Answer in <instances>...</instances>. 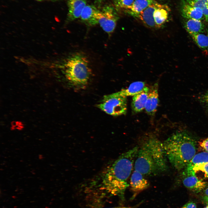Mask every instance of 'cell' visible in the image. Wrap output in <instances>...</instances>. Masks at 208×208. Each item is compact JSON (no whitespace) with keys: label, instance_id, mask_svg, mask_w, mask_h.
Masks as SVG:
<instances>
[{"label":"cell","instance_id":"obj_13","mask_svg":"<svg viewBox=\"0 0 208 208\" xmlns=\"http://www.w3.org/2000/svg\"><path fill=\"white\" fill-rule=\"evenodd\" d=\"M159 3L156 2L150 5L141 12L137 16L141 21L146 26L150 28L156 27L153 14L157 8Z\"/></svg>","mask_w":208,"mask_h":208},{"label":"cell","instance_id":"obj_23","mask_svg":"<svg viewBox=\"0 0 208 208\" xmlns=\"http://www.w3.org/2000/svg\"><path fill=\"white\" fill-rule=\"evenodd\" d=\"M188 4L193 7L199 8L202 10L208 5V0H200L198 1L188 0Z\"/></svg>","mask_w":208,"mask_h":208},{"label":"cell","instance_id":"obj_36","mask_svg":"<svg viewBox=\"0 0 208 208\" xmlns=\"http://www.w3.org/2000/svg\"><path fill=\"white\" fill-rule=\"evenodd\" d=\"M207 36H208V30L207 31Z\"/></svg>","mask_w":208,"mask_h":208},{"label":"cell","instance_id":"obj_31","mask_svg":"<svg viewBox=\"0 0 208 208\" xmlns=\"http://www.w3.org/2000/svg\"><path fill=\"white\" fill-rule=\"evenodd\" d=\"M108 208H133L131 207H116Z\"/></svg>","mask_w":208,"mask_h":208},{"label":"cell","instance_id":"obj_20","mask_svg":"<svg viewBox=\"0 0 208 208\" xmlns=\"http://www.w3.org/2000/svg\"><path fill=\"white\" fill-rule=\"evenodd\" d=\"M197 45L203 50L208 52V36L201 33L190 35Z\"/></svg>","mask_w":208,"mask_h":208},{"label":"cell","instance_id":"obj_30","mask_svg":"<svg viewBox=\"0 0 208 208\" xmlns=\"http://www.w3.org/2000/svg\"><path fill=\"white\" fill-rule=\"evenodd\" d=\"M203 199L204 202L208 205V197L203 196Z\"/></svg>","mask_w":208,"mask_h":208},{"label":"cell","instance_id":"obj_37","mask_svg":"<svg viewBox=\"0 0 208 208\" xmlns=\"http://www.w3.org/2000/svg\"></svg>","mask_w":208,"mask_h":208},{"label":"cell","instance_id":"obj_3","mask_svg":"<svg viewBox=\"0 0 208 208\" xmlns=\"http://www.w3.org/2000/svg\"><path fill=\"white\" fill-rule=\"evenodd\" d=\"M163 143L167 159L178 170L185 168L195 155V140L187 132H176Z\"/></svg>","mask_w":208,"mask_h":208},{"label":"cell","instance_id":"obj_34","mask_svg":"<svg viewBox=\"0 0 208 208\" xmlns=\"http://www.w3.org/2000/svg\"><path fill=\"white\" fill-rule=\"evenodd\" d=\"M191 0L194 1H198L200 0Z\"/></svg>","mask_w":208,"mask_h":208},{"label":"cell","instance_id":"obj_5","mask_svg":"<svg viewBox=\"0 0 208 208\" xmlns=\"http://www.w3.org/2000/svg\"><path fill=\"white\" fill-rule=\"evenodd\" d=\"M127 97L117 96L114 93L105 95L97 107L110 115L125 114L127 109Z\"/></svg>","mask_w":208,"mask_h":208},{"label":"cell","instance_id":"obj_27","mask_svg":"<svg viewBox=\"0 0 208 208\" xmlns=\"http://www.w3.org/2000/svg\"><path fill=\"white\" fill-rule=\"evenodd\" d=\"M182 208H196L195 204L192 202H189L183 206Z\"/></svg>","mask_w":208,"mask_h":208},{"label":"cell","instance_id":"obj_25","mask_svg":"<svg viewBox=\"0 0 208 208\" xmlns=\"http://www.w3.org/2000/svg\"><path fill=\"white\" fill-rule=\"evenodd\" d=\"M198 144L202 150L208 153V137L199 141Z\"/></svg>","mask_w":208,"mask_h":208},{"label":"cell","instance_id":"obj_19","mask_svg":"<svg viewBox=\"0 0 208 208\" xmlns=\"http://www.w3.org/2000/svg\"><path fill=\"white\" fill-rule=\"evenodd\" d=\"M185 27L190 35L203 33L204 29V24L201 20L195 19H188Z\"/></svg>","mask_w":208,"mask_h":208},{"label":"cell","instance_id":"obj_24","mask_svg":"<svg viewBox=\"0 0 208 208\" xmlns=\"http://www.w3.org/2000/svg\"><path fill=\"white\" fill-rule=\"evenodd\" d=\"M198 98V101L204 107L208 109V90L199 96Z\"/></svg>","mask_w":208,"mask_h":208},{"label":"cell","instance_id":"obj_16","mask_svg":"<svg viewBox=\"0 0 208 208\" xmlns=\"http://www.w3.org/2000/svg\"><path fill=\"white\" fill-rule=\"evenodd\" d=\"M144 82L137 81L132 83L127 88L114 93V94L118 96L127 97L128 96H133L141 92L145 86Z\"/></svg>","mask_w":208,"mask_h":208},{"label":"cell","instance_id":"obj_10","mask_svg":"<svg viewBox=\"0 0 208 208\" xmlns=\"http://www.w3.org/2000/svg\"><path fill=\"white\" fill-rule=\"evenodd\" d=\"M184 185L191 191L198 193L203 190L207 183L198 178L196 174H183Z\"/></svg>","mask_w":208,"mask_h":208},{"label":"cell","instance_id":"obj_2","mask_svg":"<svg viewBox=\"0 0 208 208\" xmlns=\"http://www.w3.org/2000/svg\"><path fill=\"white\" fill-rule=\"evenodd\" d=\"M138 148L136 146L123 153L107 170L102 182L103 188L107 192L119 196L124 194L129 185L127 181Z\"/></svg>","mask_w":208,"mask_h":208},{"label":"cell","instance_id":"obj_35","mask_svg":"<svg viewBox=\"0 0 208 208\" xmlns=\"http://www.w3.org/2000/svg\"><path fill=\"white\" fill-rule=\"evenodd\" d=\"M205 208H208V205L207 206H206Z\"/></svg>","mask_w":208,"mask_h":208},{"label":"cell","instance_id":"obj_14","mask_svg":"<svg viewBox=\"0 0 208 208\" xmlns=\"http://www.w3.org/2000/svg\"><path fill=\"white\" fill-rule=\"evenodd\" d=\"M156 2L155 0H135L124 12L136 17L141 12Z\"/></svg>","mask_w":208,"mask_h":208},{"label":"cell","instance_id":"obj_32","mask_svg":"<svg viewBox=\"0 0 208 208\" xmlns=\"http://www.w3.org/2000/svg\"><path fill=\"white\" fill-rule=\"evenodd\" d=\"M95 2L96 3L98 4H99L100 3H101L102 1H103V0H95Z\"/></svg>","mask_w":208,"mask_h":208},{"label":"cell","instance_id":"obj_7","mask_svg":"<svg viewBox=\"0 0 208 208\" xmlns=\"http://www.w3.org/2000/svg\"><path fill=\"white\" fill-rule=\"evenodd\" d=\"M158 85L155 83L149 88L145 109L150 116L154 115L157 110L159 103Z\"/></svg>","mask_w":208,"mask_h":208},{"label":"cell","instance_id":"obj_18","mask_svg":"<svg viewBox=\"0 0 208 208\" xmlns=\"http://www.w3.org/2000/svg\"><path fill=\"white\" fill-rule=\"evenodd\" d=\"M207 162H208V153L204 152L195 155L185 168L183 173H189L196 166Z\"/></svg>","mask_w":208,"mask_h":208},{"label":"cell","instance_id":"obj_28","mask_svg":"<svg viewBox=\"0 0 208 208\" xmlns=\"http://www.w3.org/2000/svg\"><path fill=\"white\" fill-rule=\"evenodd\" d=\"M203 190L204 193V196L208 197V183H207L206 185Z\"/></svg>","mask_w":208,"mask_h":208},{"label":"cell","instance_id":"obj_22","mask_svg":"<svg viewBox=\"0 0 208 208\" xmlns=\"http://www.w3.org/2000/svg\"><path fill=\"white\" fill-rule=\"evenodd\" d=\"M199 171L203 173L205 178H208V162L200 164L193 168L189 173L183 174L194 175Z\"/></svg>","mask_w":208,"mask_h":208},{"label":"cell","instance_id":"obj_21","mask_svg":"<svg viewBox=\"0 0 208 208\" xmlns=\"http://www.w3.org/2000/svg\"><path fill=\"white\" fill-rule=\"evenodd\" d=\"M135 0H114V7L117 12H124Z\"/></svg>","mask_w":208,"mask_h":208},{"label":"cell","instance_id":"obj_6","mask_svg":"<svg viewBox=\"0 0 208 208\" xmlns=\"http://www.w3.org/2000/svg\"><path fill=\"white\" fill-rule=\"evenodd\" d=\"M118 18L114 7L107 5L100 10L98 23L103 30L109 35L114 31Z\"/></svg>","mask_w":208,"mask_h":208},{"label":"cell","instance_id":"obj_26","mask_svg":"<svg viewBox=\"0 0 208 208\" xmlns=\"http://www.w3.org/2000/svg\"><path fill=\"white\" fill-rule=\"evenodd\" d=\"M202 10L204 18L206 21H208V5Z\"/></svg>","mask_w":208,"mask_h":208},{"label":"cell","instance_id":"obj_11","mask_svg":"<svg viewBox=\"0 0 208 208\" xmlns=\"http://www.w3.org/2000/svg\"><path fill=\"white\" fill-rule=\"evenodd\" d=\"M149 89L145 86L141 92L133 96L131 107L134 112H140L145 109Z\"/></svg>","mask_w":208,"mask_h":208},{"label":"cell","instance_id":"obj_1","mask_svg":"<svg viewBox=\"0 0 208 208\" xmlns=\"http://www.w3.org/2000/svg\"><path fill=\"white\" fill-rule=\"evenodd\" d=\"M163 143L153 136L143 140L139 147L134 161L135 170L144 176H156L168 169Z\"/></svg>","mask_w":208,"mask_h":208},{"label":"cell","instance_id":"obj_17","mask_svg":"<svg viewBox=\"0 0 208 208\" xmlns=\"http://www.w3.org/2000/svg\"><path fill=\"white\" fill-rule=\"evenodd\" d=\"M181 12L183 16L188 19L201 20L204 18L201 9L193 7L188 3L183 5Z\"/></svg>","mask_w":208,"mask_h":208},{"label":"cell","instance_id":"obj_4","mask_svg":"<svg viewBox=\"0 0 208 208\" xmlns=\"http://www.w3.org/2000/svg\"><path fill=\"white\" fill-rule=\"evenodd\" d=\"M60 67L63 70L66 79L72 85L81 87L88 84L92 71L89 60L83 53H72Z\"/></svg>","mask_w":208,"mask_h":208},{"label":"cell","instance_id":"obj_9","mask_svg":"<svg viewBox=\"0 0 208 208\" xmlns=\"http://www.w3.org/2000/svg\"><path fill=\"white\" fill-rule=\"evenodd\" d=\"M86 4V0H67L68 20L72 21L80 17Z\"/></svg>","mask_w":208,"mask_h":208},{"label":"cell","instance_id":"obj_8","mask_svg":"<svg viewBox=\"0 0 208 208\" xmlns=\"http://www.w3.org/2000/svg\"><path fill=\"white\" fill-rule=\"evenodd\" d=\"M100 10L93 5H86L80 15L81 19L86 25H95L99 23L98 19Z\"/></svg>","mask_w":208,"mask_h":208},{"label":"cell","instance_id":"obj_29","mask_svg":"<svg viewBox=\"0 0 208 208\" xmlns=\"http://www.w3.org/2000/svg\"><path fill=\"white\" fill-rule=\"evenodd\" d=\"M11 123L12 126V128L13 129H14L15 127L17 125V122L13 121L11 122Z\"/></svg>","mask_w":208,"mask_h":208},{"label":"cell","instance_id":"obj_12","mask_svg":"<svg viewBox=\"0 0 208 208\" xmlns=\"http://www.w3.org/2000/svg\"><path fill=\"white\" fill-rule=\"evenodd\" d=\"M149 184L148 181L143 174L134 170L130 180V185L133 191L138 192L143 190L147 188Z\"/></svg>","mask_w":208,"mask_h":208},{"label":"cell","instance_id":"obj_15","mask_svg":"<svg viewBox=\"0 0 208 208\" xmlns=\"http://www.w3.org/2000/svg\"><path fill=\"white\" fill-rule=\"evenodd\" d=\"M170 10L169 7L159 3L154 12L153 17L156 27H159L168 19Z\"/></svg>","mask_w":208,"mask_h":208},{"label":"cell","instance_id":"obj_33","mask_svg":"<svg viewBox=\"0 0 208 208\" xmlns=\"http://www.w3.org/2000/svg\"><path fill=\"white\" fill-rule=\"evenodd\" d=\"M38 1H55L58 0H36Z\"/></svg>","mask_w":208,"mask_h":208}]
</instances>
